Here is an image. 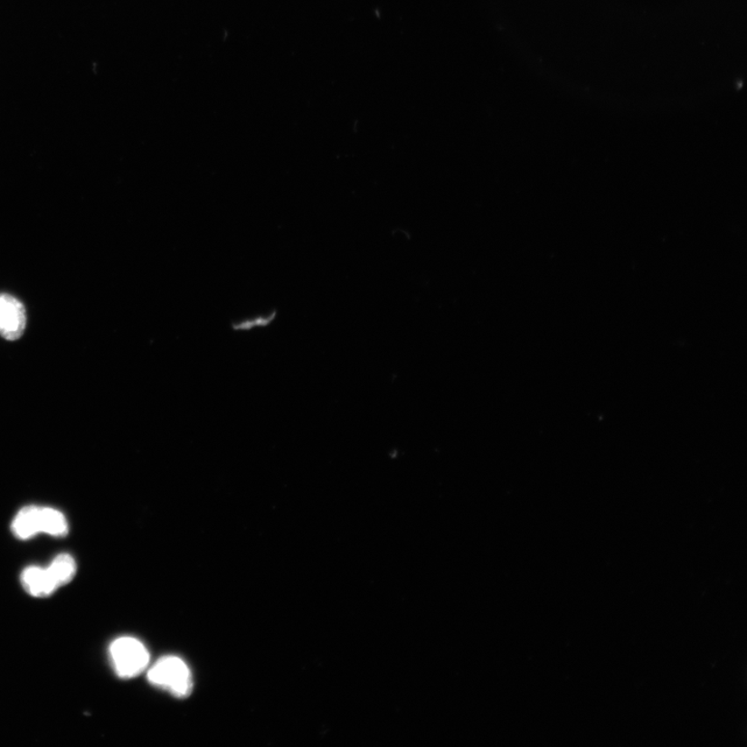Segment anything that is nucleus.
Masks as SVG:
<instances>
[{"label": "nucleus", "mask_w": 747, "mask_h": 747, "mask_svg": "<svg viewBox=\"0 0 747 747\" xmlns=\"http://www.w3.org/2000/svg\"><path fill=\"white\" fill-rule=\"evenodd\" d=\"M147 679L177 697L189 696L194 688L192 672L184 661L175 657L159 659L147 673Z\"/></svg>", "instance_id": "obj_1"}, {"label": "nucleus", "mask_w": 747, "mask_h": 747, "mask_svg": "<svg viewBox=\"0 0 747 747\" xmlns=\"http://www.w3.org/2000/svg\"><path fill=\"white\" fill-rule=\"evenodd\" d=\"M112 667L122 679L136 678L149 666L150 654L142 641L124 637L114 641L109 647Z\"/></svg>", "instance_id": "obj_2"}, {"label": "nucleus", "mask_w": 747, "mask_h": 747, "mask_svg": "<svg viewBox=\"0 0 747 747\" xmlns=\"http://www.w3.org/2000/svg\"><path fill=\"white\" fill-rule=\"evenodd\" d=\"M26 309L24 303L10 294H0V336L16 341L26 328Z\"/></svg>", "instance_id": "obj_3"}, {"label": "nucleus", "mask_w": 747, "mask_h": 747, "mask_svg": "<svg viewBox=\"0 0 747 747\" xmlns=\"http://www.w3.org/2000/svg\"><path fill=\"white\" fill-rule=\"evenodd\" d=\"M21 583L26 593L36 598L52 596L59 589L47 568H26L21 574Z\"/></svg>", "instance_id": "obj_4"}, {"label": "nucleus", "mask_w": 747, "mask_h": 747, "mask_svg": "<svg viewBox=\"0 0 747 747\" xmlns=\"http://www.w3.org/2000/svg\"><path fill=\"white\" fill-rule=\"evenodd\" d=\"M12 532L20 540H30L41 533V507L28 506L21 509L12 523Z\"/></svg>", "instance_id": "obj_5"}, {"label": "nucleus", "mask_w": 747, "mask_h": 747, "mask_svg": "<svg viewBox=\"0 0 747 747\" xmlns=\"http://www.w3.org/2000/svg\"><path fill=\"white\" fill-rule=\"evenodd\" d=\"M68 532V521L61 512L53 507H41V533L62 538Z\"/></svg>", "instance_id": "obj_6"}, {"label": "nucleus", "mask_w": 747, "mask_h": 747, "mask_svg": "<svg viewBox=\"0 0 747 747\" xmlns=\"http://www.w3.org/2000/svg\"><path fill=\"white\" fill-rule=\"evenodd\" d=\"M49 573L58 587L66 586L71 582L76 575V562L71 555L61 553L56 556L48 568Z\"/></svg>", "instance_id": "obj_7"}, {"label": "nucleus", "mask_w": 747, "mask_h": 747, "mask_svg": "<svg viewBox=\"0 0 747 747\" xmlns=\"http://www.w3.org/2000/svg\"><path fill=\"white\" fill-rule=\"evenodd\" d=\"M277 311L248 317V318L232 322L231 328L236 331V333H241H241H246V331L267 328L272 326L274 321L277 320Z\"/></svg>", "instance_id": "obj_8"}]
</instances>
